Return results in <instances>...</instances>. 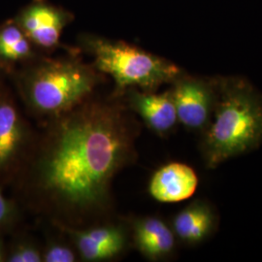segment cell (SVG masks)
<instances>
[{
	"label": "cell",
	"mask_w": 262,
	"mask_h": 262,
	"mask_svg": "<svg viewBox=\"0 0 262 262\" xmlns=\"http://www.w3.org/2000/svg\"><path fill=\"white\" fill-rule=\"evenodd\" d=\"M129 232L134 247L149 260H164L175 253L177 238L172 227L160 217H136L131 222Z\"/></svg>",
	"instance_id": "30bf717a"
},
{
	"label": "cell",
	"mask_w": 262,
	"mask_h": 262,
	"mask_svg": "<svg viewBox=\"0 0 262 262\" xmlns=\"http://www.w3.org/2000/svg\"><path fill=\"white\" fill-rule=\"evenodd\" d=\"M170 84L179 123L201 135L210 124L215 109V79L208 80L183 73Z\"/></svg>",
	"instance_id": "8992f818"
},
{
	"label": "cell",
	"mask_w": 262,
	"mask_h": 262,
	"mask_svg": "<svg viewBox=\"0 0 262 262\" xmlns=\"http://www.w3.org/2000/svg\"><path fill=\"white\" fill-rule=\"evenodd\" d=\"M60 229L72 239L80 258L88 262L107 261L120 256L130 239L125 225L112 222L83 229Z\"/></svg>",
	"instance_id": "ba28073f"
},
{
	"label": "cell",
	"mask_w": 262,
	"mask_h": 262,
	"mask_svg": "<svg viewBox=\"0 0 262 262\" xmlns=\"http://www.w3.org/2000/svg\"><path fill=\"white\" fill-rule=\"evenodd\" d=\"M215 209L205 200H195L181 210L172 221L171 227L177 240L187 246L204 243L217 228Z\"/></svg>",
	"instance_id": "7c38bea8"
},
{
	"label": "cell",
	"mask_w": 262,
	"mask_h": 262,
	"mask_svg": "<svg viewBox=\"0 0 262 262\" xmlns=\"http://www.w3.org/2000/svg\"><path fill=\"white\" fill-rule=\"evenodd\" d=\"M5 72V69H4V67L2 66V64L0 63V75L2 74V73H4Z\"/></svg>",
	"instance_id": "ac0fdd59"
},
{
	"label": "cell",
	"mask_w": 262,
	"mask_h": 262,
	"mask_svg": "<svg viewBox=\"0 0 262 262\" xmlns=\"http://www.w3.org/2000/svg\"><path fill=\"white\" fill-rule=\"evenodd\" d=\"M19 219L17 203L5 196L0 189V235L10 232L18 224Z\"/></svg>",
	"instance_id": "2e32d148"
},
{
	"label": "cell",
	"mask_w": 262,
	"mask_h": 262,
	"mask_svg": "<svg viewBox=\"0 0 262 262\" xmlns=\"http://www.w3.org/2000/svg\"><path fill=\"white\" fill-rule=\"evenodd\" d=\"M42 261V250L28 238H18L7 246L6 262Z\"/></svg>",
	"instance_id": "5bb4252c"
},
{
	"label": "cell",
	"mask_w": 262,
	"mask_h": 262,
	"mask_svg": "<svg viewBox=\"0 0 262 262\" xmlns=\"http://www.w3.org/2000/svg\"><path fill=\"white\" fill-rule=\"evenodd\" d=\"M122 97L131 111L156 134L167 136L176 128L178 116L170 90L157 94L129 89Z\"/></svg>",
	"instance_id": "9c48e42d"
},
{
	"label": "cell",
	"mask_w": 262,
	"mask_h": 262,
	"mask_svg": "<svg viewBox=\"0 0 262 262\" xmlns=\"http://www.w3.org/2000/svg\"><path fill=\"white\" fill-rule=\"evenodd\" d=\"M79 41L92 56L95 69L114 80L115 96H122L129 89L157 92L183 74L175 63L123 41L94 34H83Z\"/></svg>",
	"instance_id": "277c9868"
},
{
	"label": "cell",
	"mask_w": 262,
	"mask_h": 262,
	"mask_svg": "<svg viewBox=\"0 0 262 262\" xmlns=\"http://www.w3.org/2000/svg\"><path fill=\"white\" fill-rule=\"evenodd\" d=\"M215 109L200 141L209 169L262 145V94L242 78H215Z\"/></svg>",
	"instance_id": "7a4b0ae2"
},
{
	"label": "cell",
	"mask_w": 262,
	"mask_h": 262,
	"mask_svg": "<svg viewBox=\"0 0 262 262\" xmlns=\"http://www.w3.org/2000/svg\"><path fill=\"white\" fill-rule=\"evenodd\" d=\"M7 254V246L3 240V236L0 235V262H6Z\"/></svg>",
	"instance_id": "e0dca14e"
},
{
	"label": "cell",
	"mask_w": 262,
	"mask_h": 262,
	"mask_svg": "<svg viewBox=\"0 0 262 262\" xmlns=\"http://www.w3.org/2000/svg\"><path fill=\"white\" fill-rule=\"evenodd\" d=\"M139 134L135 114L113 94L48 119L12 184L19 201L58 228L111 222L113 182L137 158Z\"/></svg>",
	"instance_id": "6da1fadb"
},
{
	"label": "cell",
	"mask_w": 262,
	"mask_h": 262,
	"mask_svg": "<svg viewBox=\"0 0 262 262\" xmlns=\"http://www.w3.org/2000/svg\"><path fill=\"white\" fill-rule=\"evenodd\" d=\"M12 73L28 113L45 121L82 103L101 81L94 66L74 56H37Z\"/></svg>",
	"instance_id": "3957f363"
},
{
	"label": "cell",
	"mask_w": 262,
	"mask_h": 262,
	"mask_svg": "<svg viewBox=\"0 0 262 262\" xmlns=\"http://www.w3.org/2000/svg\"><path fill=\"white\" fill-rule=\"evenodd\" d=\"M38 50L15 19L0 25V63L5 72L12 73L38 56Z\"/></svg>",
	"instance_id": "4fadbf2b"
},
{
	"label": "cell",
	"mask_w": 262,
	"mask_h": 262,
	"mask_svg": "<svg viewBox=\"0 0 262 262\" xmlns=\"http://www.w3.org/2000/svg\"><path fill=\"white\" fill-rule=\"evenodd\" d=\"M35 131L20 111L13 94L0 86V187L12 185L23 167Z\"/></svg>",
	"instance_id": "5b68a950"
},
{
	"label": "cell",
	"mask_w": 262,
	"mask_h": 262,
	"mask_svg": "<svg viewBox=\"0 0 262 262\" xmlns=\"http://www.w3.org/2000/svg\"><path fill=\"white\" fill-rule=\"evenodd\" d=\"M73 19L67 10L46 0H33L14 19L38 51L49 53L59 47L61 35Z\"/></svg>",
	"instance_id": "52a82bcc"
},
{
	"label": "cell",
	"mask_w": 262,
	"mask_h": 262,
	"mask_svg": "<svg viewBox=\"0 0 262 262\" xmlns=\"http://www.w3.org/2000/svg\"><path fill=\"white\" fill-rule=\"evenodd\" d=\"M78 253L66 242L51 239L42 250L43 262H75Z\"/></svg>",
	"instance_id": "9a60e30c"
},
{
	"label": "cell",
	"mask_w": 262,
	"mask_h": 262,
	"mask_svg": "<svg viewBox=\"0 0 262 262\" xmlns=\"http://www.w3.org/2000/svg\"><path fill=\"white\" fill-rule=\"evenodd\" d=\"M194 169L183 162H169L150 177L149 192L160 203H177L192 196L198 186Z\"/></svg>",
	"instance_id": "8fae6325"
}]
</instances>
